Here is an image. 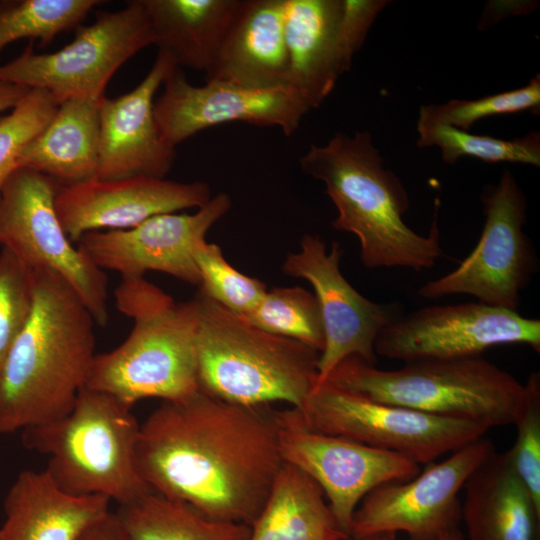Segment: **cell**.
Here are the masks:
<instances>
[{
  "label": "cell",
  "mask_w": 540,
  "mask_h": 540,
  "mask_svg": "<svg viewBox=\"0 0 540 540\" xmlns=\"http://www.w3.org/2000/svg\"><path fill=\"white\" fill-rule=\"evenodd\" d=\"M136 462L152 491L251 526L284 464L276 410L199 389L162 401L140 424Z\"/></svg>",
  "instance_id": "6da1fadb"
},
{
  "label": "cell",
  "mask_w": 540,
  "mask_h": 540,
  "mask_svg": "<svg viewBox=\"0 0 540 540\" xmlns=\"http://www.w3.org/2000/svg\"><path fill=\"white\" fill-rule=\"evenodd\" d=\"M32 273L30 316L0 368V434L67 414L96 354V322L76 292L52 271Z\"/></svg>",
  "instance_id": "7a4b0ae2"
},
{
  "label": "cell",
  "mask_w": 540,
  "mask_h": 540,
  "mask_svg": "<svg viewBox=\"0 0 540 540\" xmlns=\"http://www.w3.org/2000/svg\"><path fill=\"white\" fill-rule=\"evenodd\" d=\"M383 163L368 131L336 132L326 144H312L299 160L304 174L325 185L338 212L334 229L358 238L365 267L431 268L443 253L440 199L434 201L428 234L416 233L403 219L410 205L408 192Z\"/></svg>",
  "instance_id": "3957f363"
},
{
  "label": "cell",
  "mask_w": 540,
  "mask_h": 540,
  "mask_svg": "<svg viewBox=\"0 0 540 540\" xmlns=\"http://www.w3.org/2000/svg\"><path fill=\"white\" fill-rule=\"evenodd\" d=\"M114 297L133 328L119 346L95 354L85 386L130 407L147 398L175 401L196 392L198 298L176 302L144 277L122 278Z\"/></svg>",
  "instance_id": "277c9868"
},
{
  "label": "cell",
  "mask_w": 540,
  "mask_h": 540,
  "mask_svg": "<svg viewBox=\"0 0 540 540\" xmlns=\"http://www.w3.org/2000/svg\"><path fill=\"white\" fill-rule=\"evenodd\" d=\"M198 389L244 405L286 402L301 408L318 382L320 352L261 330L200 293Z\"/></svg>",
  "instance_id": "5b68a950"
},
{
  "label": "cell",
  "mask_w": 540,
  "mask_h": 540,
  "mask_svg": "<svg viewBox=\"0 0 540 540\" xmlns=\"http://www.w3.org/2000/svg\"><path fill=\"white\" fill-rule=\"evenodd\" d=\"M131 410L84 386L67 414L22 430V442L48 457L45 471L63 492L101 495L125 505L152 491L138 471L140 424Z\"/></svg>",
  "instance_id": "8992f818"
},
{
  "label": "cell",
  "mask_w": 540,
  "mask_h": 540,
  "mask_svg": "<svg viewBox=\"0 0 540 540\" xmlns=\"http://www.w3.org/2000/svg\"><path fill=\"white\" fill-rule=\"evenodd\" d=\"M326 381L375 401L488 429L513 425L525 397L523 383L482 356L406 362L394 370L352 356Z\"/></svg>",
  "instance_id": "52a82bcc"
},
{
  "label": "cell",
  "mask_w": 540,
  "mask_h": 540,
  "mask_svg": "<svg viewBox=\"0 0 540 540\" xmlns=\"http://www.w3.org/2000/svg\"><path fill=\"white\" fill-rule=\"evenodd\" d=\"M153 35L142 0L127 1L117 11H99L92 24L76 28L73 40L51 53H37L33 42L0 65V81L49 92L56 101L101 99L115 72Z\"/></svg>",
  "instance_id": "ba28073f"
},
{
  "label": "cell",
  "mask_w": 540,
  "mask_h": 540,
  "mask_svg": "<svg viewBox=\"0 0 540 540\" xmlns=\"http://www.w3.org/2000/svg\"><path fill=\"white\" fill-rule=\"evenodd\" d=\"M297 409L315 431L394 452L417 464L431 463L489 430L475 422L375 401L328 381L316 385Z\"/></svg>",
  "instance_id": "9c48e42d"
},
{
  "label": "cell",
  "mask_w": 540,
  "mask_h": 540,
  "mask_svg": "<svg viewBox=\"0 0 540 540\" xmlns=\"http://www.w3.org/2000/svg\"><path fill=\"white\" fill-rule=\"evenodd\" d=\"M59 184L35 170L19 167L0 190V245L31 270L45 269L61 276L76 292L94 321L106 326L108 280L75 247L56 212Z\"/></svg>",
  "instance_id": "30bf717a"
},
{
  "label": "cell",
  "mask_w": 540,
  "mask_h": 540,
  "mask_svg": "<svg viewBox=\"0 0 540 540\" xmlns=\"http://www.w3.org/2000/svg\"><path fill=\"white\" fill-rule=\"evenodd\" d=\"M485 222L480 238L459 266L423 284L418 295L465 294L477 302L517 311L520 293L537 270L534 247L525 234L527 200L510 170L481 193Z\"/></svg>",
  "instance_id": "8fae6325"
},
{
  "label": "cell",
  "mask_w": 540,
  "mask_h": 540,
  "mask_svg": "<svg viewBox=\"0 0 540 540\" xmlns=\"http://www.w3.org/2000/svg\"><path fill=\"white\" fill-rule=\"evenodd\" d=\"M276 418L283 461L320 486L338 527L347 536L354 512L368 493L420 473L419 464L397 453L309 428L297 408L276 410Z\"/></svg>",
  "instance_id": "7c38bea8"
},
{
  "label": "cell",
  "mask_w": 540,
  "mask_h": 540,
  "mask_svg": "<svg viewBox=\"0 0 540 540\" xmlns=\"http://www.w3.org/2000/svg\"><path fill=\"white\" fill-rule=\"evenodd\" d=\"M505 344H525L539 352L540 320L471 302L401 314L381 330L374 350L376 355L406 363L477 357Z\"/></svg>",
  "instance_id": "4fadbf2b"
},
{
  "label": "cell",
  "mask_w": 540,
  "mask_h": 540,
  "mask_svg": "<svg viewBox=\"0 0 540 540\" xmlns=\"http://www.w3.org/2000/svg\"><path fill=\"white\" fill-rule=\"evenodd\" d=\"M491 440L481 437L439 463L403 482L381 485L368 493L354 512L350 536L403 531L410 540H439L458 529L459 492L474 470L492 453Z\"/></svg>",
  "instance_id": "5bb4252c"
},
{
  "label": "cell",
  "mask_w": 540,
  "mask_h": 540,
  "mask_svg": "<svg viewBox=\"0 0 540 540\" xmlns=\"http://www.w3.org/2000/svg\"><path fill=\"white\" fill-rule=\"evenodd\" d=\"M342 254L338 242L327 251L319 236L307 234L301 239L299 251L288 254L282 265L286 275L311 284L319 305L325 344L317 364V385L346 358L355 356L376 365V338L401 315L399 303L373 302L346 280L340 270Z\"/></svg>",
  "instance_id": "9a60e30c"
},
{
  "label": "cell",
  "mask_w": 540,
  "mask_h": 540,
  "mask_svg": "<svg viewBox=\"0 0 540 540\" xmlns=\"http://www.w3.org/2000/svg\"><path fill=\"white\" fill-rule=\"evenodd\" d=\"M230 208V196L219 193L193 214L164 213L129 229L89 232L78 247L99 269L116 271L122 278L157 271L199 286L196 250Z\"/></svg>",
  "instance_id": "2e32d148"
},
{
  "label": "cell",
  "mask_w": 540,
  "mask_h": 540,
  "mask_svg": "<svg viewBox=\"0 0 540 540\" xmlns=\"http://www.w3.org/2000/svg\"><path fill=\"white\" fill-rule=\"evenodd\" d=\"M163 86L154 114L162 137L173 147L204 129L237 121L279 127L291 136L310 111L288 85L254 89L206 80L194 86L180 68H174Z\"/></svg>",
  "instance_id": "e0dca14e"
},
{
  "label": "cell",
  "mask_w": 540,
  "mask_h": 540,
  "mask_svg": "<svg viewBox=\"0 0 540 540\" xmlns=\"http://www.w3.org/2000/svg\"><path fill=\"white\" fill-rule=\"evenodd\" d=\"M204 181L132 176L58 185L55 208L71 242L89 232L124 230L164 213L200 208L211 199Z\"/></svg>",
  "instance_id": "ac0fdd59"
},
{
  "label": "cell",
  "mask_w": 540,
  "mask_h": 540,
  "mask_svg": "<svg viewBox=\"0 0 540 540\" xmlns=\"http://www.w3.org/2000/svg\"><path fill=\"white\" fill-rule=\"evenodd\" d=\"M288 86L316 109L347 72L366 35L344 0H285Z\"/></svg>",
  "instance_id": "d6986e66"
},
{
  "label": "cell",
  "mask_w": 540,
  "mask_h": 540,
  "mask_svg": "<svg viewBox=\"0 0 540 540\" xmlns=\"http://www.w3.org/2000/svg\"><path fill=\"white\" fill-rule=\"evenodd\" d=\"M177 68L158 52L143 80L131 91L100 101L98 179L132 176L165 178L175 147L162 137L154 114V96L167 75Z\"/></svg>",
  "instance_id": "ffe728a7"
},
{
  "label": "cell",
  "mask_w": 540,
  "mask_h": 540,
  "mask_svg": "<svg viewBox=\"0 0 540 540\" xmlns=\"http://www.w3.org/2000/svg\"><path fill=\"white\" fill-rule=\"evenodd\" d=\"M285 0H241L206 80L265 89L288 85Z\"/></svg>",
  "instance_id": "44dd1931"
},
{
  "label": "cell",
  "mask_w": 540,
  "mask_h": 540,
  "mask_svg": "<svg viewBox=\"0 0 540 540\" xmlns=\"http://www.w3.org/2000/svg\"><path fill=\"white\" fill-rule=\"evenodd\" d=\"M110 502L101 495L67 494L45 470H24L6 494L0 540H78L110 512Z\"/></svg>",
  "instance_id": "7402d4cb"
},
{
  "label": "cell",
  "mask_w": 540,
  "mask_h": 540,
  "mask_svg": "<svg viewBox=\"0 0 540 540\" xmlns=\"http://www.w3.org/2000/svg\"><path fill=\"white\" fill-rule=\"evenodd\" d=\"M461 504L469 540H540V507L509 452H492L469 476Z\"/></svg>",
  "instance_id": "603a6c76"
},
{
  "label": "cell",
  "mask_w": 540,
  "mask_h": 540,
  "mask_svg": "<svg viewBox=\"0 0 540 540\" xmlns=\"http://www.w3.org/2000/svg\"><path fill=\"white\" fill-rule=\"evenodd\" d=\"M101 99L61 102L46 127L21 152L19 167L40 172L59 185L96 178Z\"/></svg>",
  "instance_id": "cb8c5ba5"
},
{
  "label": "cell",
  "mask_w": 540,
  "mask_h": 540,
  "mask_svg": "<svg viewBox=\"0 0 540 540\" xmlns=\"http://www.w3.org/2000/svg\"><path fill=\"white\" fill-rule=\"evenodd\" d=\"M241 0H142L153 45L177 68L208 72Z\"/></svg>",
  "instance_id": "d4e9b609"
},
{
  "label": "cell",
  "mask_w": 540,
  "mask_h": 540,
  "mask_svg": "<svg viewBox=\"0 0 540 540\" xmlns=\"http://www.w3.org/2000/svg\"><path fill=\"white\" fill-rule=\"evenodd\" d=\"M320 486L294 465L284 462L268 498L250 526L248 540H341Z\"/></svg>",
  "instance_id": "484cf974"
},
{
  "label": "cell",
  "mask_w": 540,
  "mask_h": 540,
  "mask_svg": "<svg viewBox=\"0 0 540 540\" xmlns=\"http://www.w3.org/2000/svg\"><path fill=\"white\" fill-rule=\"evenodd\" d=\"M132 540H248L250 526L151 491L115 513Z\"/></svg>",
  "instance_id": "4316f807"
},
{
  "label": "cell",
  "mask_w": 540,
  "mask_h": 540,
  "mask_svg": "<svg viewBox=\"0 0 540 540\" xmlns=\"http://www.w3.org/2000/svg\"><path fill=\"white\" fill-rule=\"evenodd\" d=\"M418 147H437L443 161L454 164L462 157L488 163L540 166V133L531 131L513 139L476 135L449 125L417 121Z\"/></svg>",
  "instance_id": "83f0119b"
},
{
  "label": "cell",
  "mask_w": 540,
  "mask_h": 540,
  "mask_svg": "<svg viewBox=\"0 0 540 540\" xmlns=\"http://www.w3.org/2000/svg\"><path fill=\"white\" fill-rule=\"evenodd\" d=\"M99 0L0 1V53L11 43L38 40L46 47L61 33L77 28Z\"/></svg>",
  "instance_id": "f1b7e54d"
},
{
  "label": "cell",
  "mask_w": 540,
  "mask_h": 540,
  "mask_svg": "<svg viewBox=\"0 0 540 540\" xmlns=\"http://www.w3.org/2000/svg\"><path fill=\"white\" fill-rule=\"evenodd\" d=\"M240 317L261 330L299 341L318 352L324 348L325 336L317 299L301 286L267 290L258 305Z\"/></svg>",
  "instance_id": "f546056e"
},
{
  "label": "cell",
  "mask_w": 540,
  "mask_h": 540,
  "mask_svg": "<svg viewBox=\"0 0 540 540\" xmlns=\"http://www.w3.org/2000/svg\"><path fill=\"white\" fill-rule=\"evenodd\" d=\"M199 270V293L239 316L250 313L267 292L257 278L245 275L231 266L220 247L203 242L195 253Z\"/></svg>",
  "instance_id": "4dcf8cb0"
},
{
  "label": "cell",
  "mask_w": 540,
  "mask_h": 540,
  "mask_svg": "<svg viewBox=\"0 0 540 540\" xmlns=\"http://www.w3.org/2000/svg\"><path fill=\"white\" fill-rule=\"evenodd\" d=\"M540 109V75L517 89L484 96L478 99H452L444 104L420 108L418 121L449 125L464 131L479 120L523 111Z\"/></svg>",
  "instance_id": "1f68e13d"
},
{
  "label": "cell",
  "mask_w": 540,
  "mask_h": 540,
  "mask_svg": "<svg viewBox=\"0 0 540 540\" xmlns=\"http://www.w3.org/2000/svg\"><path fill=\"white\" fill-rule=\"evenodd\" d=\"M58 106L49 92L30 89L8 115L0 118V190L19 168L23 149L46 127Z\"/></svg>",
  "instance_id": "d6a6232c"
},
{
  "label": "cell",
  "mask_w": 540,
  "mask_h": 540,
  "mask_svg": "<svg viewBox=\"0 0 540 540\" xmlns=\"http://www.w3.org/2000/svg\"><path fill=\"white\" fill-rule=\"evenodd\" d=\"M34 301L32 270L9 250L0 253V368L24 328Z\"/></svg>",
  "instance_id": "836d02e7"
},
{
  "label": "cell",
  "mask_w": 540,
  "mask_h": 540,
  "mask_svg": "<svg viewBox=\"0 0 540 540\" xmlns=\"http://www.w3.org/2000/svg\"><path fill=\"white\" fill-rule=\"evenodd\" d=\"M524 385V401L513 424L516 441L508 452L516 473L540 507V374L531 373Z\"/></svg>",
  "instance_id": "e575fe53"
},
{
  "label": "cell",
  "mask_w": 540,
  "mask_h": 540,
  "mask_svg": "<svg viewBox=\"0 0 540 540\" xmlns=\"http://www.w3.org/2000/svg\"><path fill=\"white\" fill-rule=\"evenodd\" d=\"M78 540H132L115 513L108 512L91 523Z\"/></svg>",
  "instance_id": "d590c367"
},
{
  "label": "cell",
  "mask_w": 540,
  "mask_h": 540,
  "mask_svg": "<svg viewBox=\"0 0 540 540\" xmlns=\"http://www.w3.org/2000/svg\"><path fill=\"white\" fill-rule=\"evenodd\" d=\"M29 90L21 85L0 81V112L12 109Z\"/></svg>",
  "instance_id": "8d00e7d4"
},
{
  "label": "cell",
  "mask_w": 540,
  "mask_h": 540,
  "mask_svg": "<svg viewBox=\"0 0 540 540\" xmlns=\"http://www.w3.org/2000/svg\"><path fill=\"white\" fill-rule=\"evenodd\" d=\"M341 540H397L396 533L393 532H379L362 536H349Z\"/></svg>",
  "instance_id": "74e56055"
},
{
  "label": "cell",
  "mask_w": 540,
  "mask_h": 540,
  "mask_svg": "<svg viewBox=\"0 0 540 540\" xmlns=\"http://www.w3.org/2000/svg\"><path fill=\"white\" fill-rule=\"evenodd\" d=\"M439 540H463L459 529H454L443 534Z\"/></svg>",
  "instance_id": "f35d334b"
}]
</instances>
